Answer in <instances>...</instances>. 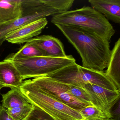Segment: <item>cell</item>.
<instances>
[{
  "label": "cell",
  "mask_w": 120,
  "mask_h": 120,
  "mask_svg": "<svg viewBox=\"0 0 120 120\" xmlns=\"http://www.w3.org/2000/svg\"><path fill=\"white\" fill-rule=\"evenodd\" d=\"M55 26L80 55L82 67L104 72L111 55L110 42L76 27Z\"/></svg>",
  "instance_id": "1"
},
{
  "label": "cell",
  "mask_w": 120,
  "mask_h": 120,
  "mask_svg": "<svg viewBox=\"0 0 120 120\" xmlns=\"http://www.w3.org/2000/svg\"><path fill=\"white\" fill-rule=\"evenodd\" d=\"M51 22L55 25L81 29L109 42L115 33L113 27L105 16L89 6L53 16Z\"/></svg>",
  "instance_id": "2"
},
{
  "label": "cell",
  "mask_w": 120,
  "mask_h": 120,
  "mask_svg": "<svg viewBox=\"0 0 120 120\" xmlns=\"http://www.w3.org/2000/svg\"><path fill=\"white\" fill-rule=\"evenodd\" d=\"M74 0H22V16L13 21L0 24V46L7 35L36 20L55 16L69 10Z\"/></svg>",
  "instance_id": "3"
},
{
  "label": "cell",
  "mask_w": 120,
  "mask_h": 120,
  "mask_svg": "<svg viewBox=\"0 0 120 120\" xmlns=\"http://www.w3.org/2000/svg\"><path fill=\"white\" fill-rule=\"evenodd\" d=\"M19 88L31 104L42 109L55 120H83L79 111L45 94L31 80L23 81Z\"/></svg>",
  "instance_id": "4"
},
{
  "label": "cell",
  "mask_w": 120,
  "mask_h": 120,
  "mask_svg": "<svg viewBox=\"0 0 120 120\" xmlns=\"http://www.w3.org/2000/svg\"><path fill=\"white\" fill-rule=\"evenodd\" d=\"M5 59L13 63L23 80L47 76L76 62L75 59L71 55L62 57L39 56L11 59L7 57Z\"/></svg>",
  "instance_id": "5"
},
{
  "label": "cell",
  "mask_w": 120,
  "mask_h": 120,
  "mask_svg": "<svg viewBox=\"0 0 120 120\" xmlns=\"http://www.w3.org/2000/svg\"><path fill=\"white\" fill-rule=\"evenodd\" d=\"M47 76L61 82L82 88L87 84H94L112 91H117L116 85L105 74L82 67L76 62Z\"/></svg>",
  "instance_id": "6"
},
{
  "label": "cell",
  "mask_w": 120,
  "mask_h": 120,
  "mask_svg": "<svg viewBox=\"0 0 120 120\" xmlns=\"http://www.w3.org/2000/svg\"><path fill=\"white\" fill-rule=\"evenodd\" d=\"M43 92L77 111L88 106H93L77 99L69 93V84L61 82L47 76H40L31 80Z\"/></svg>",
  "instance_id": "7"
},
{
  "label": "cell",
  "mask_w": 120,
  "mask_h": 120,
  "mask_svg": "<svg viewBox=\"0 0 120 120\" xmlns=\"http://www.w3.org/2000/svg\"><path fill=\"white\" fill-rule=\"evenodd\" d=\"M82 88L90 97L92 104L101 110L108 119H112L110 109L120 98V90L112 91L90 83Z\"/></svg>",
  "instance_id": "8"
},
{
  "label": "cell",
  "mask_w": 120,
  "mask_h": 120,
  "mask_svg": "<svg viewBox=\"0 0 120 120\" xmlns=\"http://www.w3.org/2000/svg\"><path fill=\"white\" fill-rule=\"evenodd\" d=\"M48 23L46 18L32 22L9 33L5 37V41L19 45L27 43L41 34Z\"/></svg>",
  "instance_id": "9"
},
{
  "label": "cell",
  "mask_w": 120,
  "mask_h": 120,
  "mask_svg": "<svg viewBox=\"0 0 120 120\" xmlns=\"http://www.w3.org/2000/svg\"><path fill=\"white\" fill-rule=\"evenodd\" d=\"M28 42L38 48L44 56L62 57L67 56L62 43L52 36H37Z\"/></svg>",
  "instance_id": "10"
},
{
  "label": "cell",
  "mask_w": 120,
  "mask_h": 120,
  "mask_svg": "<svg viewBox=\"0 0 120 120\" xmlns=\"http://www.w3.org/2000/svg\"><path fill=\"white\" fill-rule=\"evenodd\" d=\"M23 80L13 63L4 59L0 62V84L3 87L19 88Z\"/></svg>",
  "instance_id": "11"
},
{
  "label": "cell",
  "mask_w": 120,
  "mask_h": 120,
  "mask_svg": "<svg viewBox=\"0 0 120 120\" xmlns=\"http://www.w3.org/2000/svg\"><path fill=\"white\" fill-rule=\"evenodd\" d=\"M95 10L103 15L107 20L120 23V0H89Z\"/></svg>",
  "instance_id": "12"
},
{
  "label": "cell",
  "mask_w": 120,
  "mask_h": 120,
  "mask_svg": "<svg viewBox=\"0 0 120 120\" xmlns=\"http://www.w3.org/2000/svg\"><path fill=\"white\" fill-rule=\"evenodd\" d=\"M107 68L105 74L120 90V38L115 43L111 51Z\"/></svg>",
  "instance_id": "13"
},
{
  "label": "cell",
  "mask_w": 120,
  "mask_h": 120,
  "mask_svg": "<svg viewBox=\"0 0 120 120\" xmlns=\"http://www.w3.org/2000/svg\"><path fill=\"white\" fill-rule=\"evenodd\" d=\"M22 0H0V24L13 21L22 14Z\"/></svg>",
  "instance_id": "14"
},
{
  "label": "cell",
  "mask_w": 120,
  "mask_h": 120,
  "mask_svg": "<svg viewBox=\"0 0 120 120\" xmlns=\"http://www.w3.org/2000/svg\"><path fill=\"white\" fill-rule=\"evenodd\" d=\"M2 95V106L7 109H17L30 103L19 88H12Z\"/></svg>",
  "instance_id": "15"
},
{
  "label": "cell",
  "mask_w": 120,
  "mask_h": 120,
  "mask_svg": "<svg viewBox=\"0 0 120 120\" xmlns=\"http://www.w3.org/2000/svg\"><path fill=\"white\" fill-rule=\"evenodd\" d=\"M43 56L41 51L36 46L27 42L18 52L11 54L8 56L10 58H26Z\"/></svg>",
  "instance_id": "16"
},
{
  "label": "cell",
  "mask_w": 120,
  "mask_h": 120,
  "mask_svg": "<svg viewBox=\"0 0 120 120\" xmlns=\"http://www.w3.org/2000/svg\"><path fill=\"white\" fill-rule=\"evenodd\" d=\"M83 120H104L108 118L100 109L94 106H88L79 111Z\"/></svg>",
  "instance_id": "17"
},
{
  "label": "cell",
  "mask_w": 120,
  "mask_h": 120,
  "mask_svg": "<svg viewBox=\"0 0 120 120\" xmlns=\"http://www.w3.org/2000/svg\"><path fill=\"white\" fill-rule=\"evenodd\" d=\"M30 103L16 109H7L9 115L14 120H25L33 109Z\"/></svg>",
  "instance_id": "18"
},
{
  "label": "cell",
  "mask_w": 120,
  "mask_h": 120,
  "mask_svg": "<svg viewBox=\"0 0 120 120\" xmlns=\"http://www.w3.org/2000/svg\"><path fill=\"white\" fill-rule=\"evenodd\" d=\"M68 91L72 96L82 102L93 105L90 97L83 88L69 84Z\"/></svg>",
  "instance_id": "19"
},
{
  "label": "cell",
  "mask_w": 120,
  "mask_h": 120,
  "mask_svg": "<svg viewBox=\"0 0 120 120\" xmlns=\"http://www.w3.org/2000/svg\"><path fill=\"white\" fill-rule=\"evenodd\" d=\"M33 106V109L25 120H55L42 109Z\"/></svg>",
  "instance_id": "20"
},
{
  "label": "cell",
  "mask_w": 120,
  "mask_h": 120,
  "mask_svg": "<svg viewBox=\"0 0 120 120\" xmlns=\"http://www.w3.org/2000/svg\"><path fill=\"white\" fill-rule=\"evenodd\" d=\"M120 98L116 101L110 109L112 119L120 120Z\"/></svg>",
  "instance_id": "21"
},
{
  "label": "cell",
  "mask_w": 120,
  "mask_h": 120,
  "mask_svg": "<svg viewBox=\"0 0 120 120\" xmlns=\"http://www.w3.org/2000/svg\"><path fill=\"white\" fill-rule=\"evenodd\" d=\"M0 120H14L9 115L7 109L0 104Z\"/></svg>",
  "instance_id": "22"
},
{
  "label": "cell",
  "mask_w": 120,
  "mask_h": 120,
  "mask_svg": "<svg viewBox=\"0 0 120 120\" xmlns=\"http://www.w3.org/2000/svg\"><path fill=\"white\" fill-rule=\"evenodd\" d=\"M104 120H113V119H105Z\"/></svg>",
  "instance_id": "23"
},
{
  "label": "cell",
  "mask_w": 120,
  "mask_h": 120,
  "mask_svg": "<svg viewBox=\"0 0 120 120\" xmlns=\"http://www.w3.org/2000/svg\"><path fill=\"white\" fill-rule=\"evenodd\" d=\"M2 88V86L1 85H0V90H1Z\"/></svg>",
  "instance_id": "24"
}]
</instances>
